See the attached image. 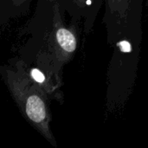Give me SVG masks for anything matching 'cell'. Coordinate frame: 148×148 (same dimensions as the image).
Returning a JSON list of instances; mask_svg holds the SVG:
<instances>
[{
    "mask_svg": "<svg viewBox=\"0 0 148 148\" xmlns=\"http://www.w3.org/2000/svg\"><path fill=\"white\" fill-rule=\"evenodd\" d=\"M6 76L9 90L21 114L51 145L56 147L50 130L49 95L30 79L22 62L16 64V70H6Z\"/></svg>",
    "mask_w": 148,
    "mask_h": 148,
    "instance_id": "obj_1",
    "label": "cell"
},
{
    "mask_svg": "<svg viewBox=\"0 0 148 148\" xmlns=\"http://www.w3.org/2000/svg\"><path fill=\"white\" fill-rule=\"evenodd\" d=\"M53 29L50 35L51 48L59 62L64 64L71 60L77 49L75 30L66 27L62 20L57 3L53 5Z\"/></svg>",
    "mask_w": 148,
    "mask_h": 148,
    "instance_id": "obj_2",
    "label": "cell"
},
{
    "mask_svg": "<svg viewBox=\"0 0 148 148\" xmlns=\"http://www.w3.org/2000/svg\"><path fill=\"white\" fill-rule=\"evenodd\" d=\"M26 71L30 79L37 83L46 92L48 95H49L56 97V87L49 75H47L43 70L38 68H30L29 69H26Z\"/></svg>",
    "mask_w": 148,
    "mask_h": 148,
    "instance_id": "obj_3",
    "label": "cell"
},
{
    "mask_svg": "<svg viewBox=\"0 0 148 148\" xmlns=\"http://www.w3.org/2000/svg\"><path fill=\"white\" fill-rule=\"evenodd\" d=\"M130 2L131 0H108L111 12L122 17L127 16Z\"/></svg>",
    "mask_w": 148,
    "mask_h": 148,
    "instance_id": "obj_4",
    "label": "cell"
},
{
    "mask_svg": "<svg viewBox=\"0 0 148 148\" xmlns=\"http://www.w3.org/2000/svg\"><path fill=\"white\" fill-rule=\"evenodd\" d=\"M86 1H87V0H75L76 3H77L79 6H83L84 3H86Z\"/></svg>",
    "mask_w": 148,
    "mask_h": 148,
    "instance_id": "obj_5",
    "label": "cell"
},
{
    "mask_svg": "<svg viewBox=\"0 0 148 148\" xmlns=\"http://www.w3.org/2000/svg\"><path fill=\"white\" fill-rule=\"evenodd\" d=\"M146 7H147V9L148 10V0H147V2H146Z\"/></svg>",
    "mask_w": 148,
    "mask_h": 148,
    "instance_id": "obj_6",
    "label": "cell"
}]
</instances>
